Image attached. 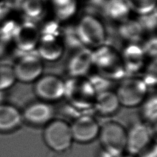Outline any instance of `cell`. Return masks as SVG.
Masks as SVG:
<instances>
[{"label":"cell","mask_w":157,"mask_h":157,"mask_svg":"<svg viewBox=\"0 0 157 157\" xmlns=\"http://www.w3.org/2000/svg\"><path fill=\"white\" fill-rule=\"evenodd\" d=\"M34 91L39 100L51 103L64 96L66 82L55 75H42L34 82Z\"/></svg>","instance_id":"5b68a950"},{"label":"cell","mask_w":157,"mask_h":157,"mask_svg":"<svg viewBox=\"0 0 157 157\" xmlns=\"http://www.w3.org/2000/svg\"><path fill=\"white\" fill-rule=\"evenodd\" d=\"M1 100H2V91H0V104H2Z\"/></svg>","instance_id":"4316f807"},{"label":"cell","mask_w":157,"mask_h":157,"mask_svg":"<svg viewBox=\"0 0 157 157\" xmlns=\"http://www.w3.org/2000/svg\"><path fill=\"white\" fill-rule=\"evenodd\" d=\"M63 47L56 40L55 36L44 34L39 46L40 57L48 61H55L61 56Z\"/></svg>","instance_id":"7c38bea8"},{"label":"cell","mask_w":157,"mask_h":157,"mask_svg":"<svg viewBox=\"0 0 157 157\" xmlns=\"http://www.w3.org/2000/svg\"><path fill=\"white\" fill-rule=\"evenodd\" d=\"M13 69L17 80L23 83H31L42 75L44 63L38 56L26 55L18 59Z\"/></svg>","instance_id":"8992f818"},{"label":"cell","mask_w":157,"mask_h":157,"mask_svg":"<svg viewBox=\"0 0 157 157\" xmlns=\"http://www.w3.org/2000/svg\"><path fill=\"white\" fill-rule=\"evenodd\" d=\"M131 10L144 15L156 10V0H126Z\"/></svg>","instance_id":"e0dca14e"},{"label":"cell","mask_w":157,"mask_h":157,"mask_svg":"<svg viewBox=\"0 0 157 157\" xmlns=\"http://www.w3.org/2000/svg\"><path fill=\"white\" fill-rule=\"evenodd\" d=\"M143 104L142 114L143 116L149 121H155L156 118V96L144 100Z\"/></svg>","instance_id":"d6986e66"},{"label":"cell","mask_w":157,"mask_h":157,"mask_svg":"<svg viewBox=\"0 0 157 157\" xmlns=\"http://www.w3.org/2000/svg\"><path fill=\"white\" fill-rule=\"evenodd\" d=\"M120 105L134 107L141 105L147 96V85L144 80L137 77L123 80L115 92Z\"/></svg>","instance_id":"3957f363"},{"label":"cell","mask_w":157,"mask_h":157,"mask_svg":"<svg viewBox=\"0 0 157 157\" xmlns=\"http://www.w3.org/2000/svg\"><path fill=\"white\" fill-rule=\"evenodd\" d=\"M142 16V22H139L141 26L142 27L144 25L148 28L153 29V28L155 27L156 23V10L150 13L141 15Z\"/></svg>","instance_id":"7402d4cb"},{"label":"cell","mask_w":157,"mask_h":157,"mask_svg":"<svg viewBox=\"0 0 157 157\" xmlns=\"http://www.w3.org/2000/svg\"><path fill=\"white\" fill-rule=\"evenodd\" d=\"M7 42L8 41L6 40L0 34V56L4 52Z\"/></svg>","instance_id":"d4e9b609"},{"label":"cell","mask_w":157,"mask_h":157,"mask_svg":"<svg viewBox=\"0 0 157 157\" xmlns=\"http://www.w3.org/2000/svg\"><path fill=\"white\" fill-rule=\"evenodd\" d=\"M78 40L88 47H98L105 39V31L102 23L91 15L83 17L76 26Z\"/></svg>","instance_id":"277c9868"},{"label":"cell","mask_w":157,"mask_h":157,"mask_svg":"<svg viewBox=\"0 0 157 157\" xmlns=\"http://www.w3.org/2000/svg\"><path fill=\"white\" fill-rule=\"evenodd\" d=\"M21 9L24 15L30 19L40 17L44 12V5L42 0H23Z\"/></svg>","instance_id":"2e32d148"},{"label":"cell","mask_w":157,"mask_h":157,"mask_svg":"<svg viewBox=\"0 0 157 157\" xmlns=\"http://www.w3.org/2000/svg\"><path fill=\"white\" fill-rule=\"evenodd\" d=\"M21 112L14 105L0 104V131L10 132L17 129L23 121Z\"/></svg>","instance_id":"30bf717a"},{"label":"cell","mask_w":157,"mask_h":157,"mask_svg":"<svg viewBox=\"0 0 157 157\" xmlns=\"http://www.w3.org/2000/svg\"><path fill=\"white\" fill-rule=\"evenodd\" d=\"M55 13L61 20H66L72 17L77 9L75 0H52Z\"/></svg>","instance_id":"9a60e30c"},{"label":"cell","mask_w":157,"mask_h":157,"mask_svg":"<svg viewBox=\"0 0 157 157\" xmlns=\"http://www.w3.org/2000/svg\"><path fill=\"white\" fill-rule=\"evenodd\" d=\"M119 157H135V156L128 154V155H121V156H119Z\"/></svg>","instance_id":"484cf974"},{"label":"cell","mask_w":157,"mask_h":157,"mask_svg":"<svg viewBox=\"0 0 157 157\" xmlns=\"http://www.w3.org/2000/svg\"><path fill=\"white\" fill-rule=\"evenodd\" d=\"M93 105L96 110L102 115H110L115 113L120 106L115 92L109 90L103 91L97 94Z\"/></svg>","instance_id":"8fae6325"},{"label":"cell","mask_w":157,"mask_h":157,"mask_svg":"<svg viewBox=\"0 0 157 157\" xmlns=\"http://www.w3.org/2000/svg\"><path fill=\"white\" fill-rule=\"evenodd\" d=\"M9 11V5L4 2H0V20L3 18Z\"/></svg>","instance_id":"cb8c5ba5"},{"label":"cell","mask_w":157,"mask_h":157,"mask_svg":"<svg viewBox=\"0 0 157 157\" xmlns=\"http://www.w3.org/2000/svg\"><path fill=\"white\" fill-rule=\"evenodd\" d=\"M21 113L23 120L30 125L45 126L54 119L55 110L50 103L39 100L28 104Z\"/></svg>","instance_id":"9c48e42d"},{"label":"cell","mask_w":157,"mask_h":157,"mask_svg":"<svg viewBox=\"0 0 157 157\" xmlns=\"http://www.w3.org/2000/svg\"><path fill=\"white\" fill-rule=\"evenodd\" d=\"M43 138L46 145L58 153L69 149L74 141L71 125L61 119H53L45 126Z\"/></svg>","instance_id":"7a4b0ae2"},{"label":"cell","mask_w":157,"mask_h":157,"mask_svg":"<svg viewBox=\"0 0 157 157\" xmlns=\"http://www.w3.org/2000/svg\"><path fill=\"white\" fill-rule=\"evenodd\" d=\"M98 137L103 151L113 156L119 157L126 150L127 131L118 122L110 121L100 126Z\"/></svg>","instance_id":"6da1fadb"},{"label":"cell","mask_w":157,"mask_h":157,"mask_svg":"<svg viewBox=\"0 0 157 157\" xmlns=\"http://www.w3.org/2000/svg\"><path fill=\"white\" fill-rule=\"evenodd\" d=\"M107 15L115 20H124L131 11L126 0H108L104 6Z\"/></svg>","instance_id":"5bb4252c"},{"label":"cell","mask_w":157,"mask_h":157,"mask_svg":"<svg viewBox=\"0 0 157 157\" xmlns=\"http://www.w3.org/2000/svg\"><path fill=\"white\" fill-rule=\"evenodd\" d=\"M38 37V31L34 25L30 21H26L20 25L13 39L20 48L25 49L34 45L37 40Z\"/></svg>","instance_id":"4fadbf2b"},{"label":"cell","mask_w":157,"mask_h":157,"mask_svg":"<svg viewBox=\"0 0 157 157\" xmlns=\"http://www.w3.org/2000/svg\"><path fill=\"white\" fill-rule=\"evenodd\" d=\"M17 80L13 67L0 65V91L12 86Z\"/></svg>","instance_id":"ac0fdd59"},{"label":"cell","mask_w":157,"mask_h":157,"mask_svg":"<svg viewBox=\"0 0 157 157\" xmlns=\"http://www.w3.org/2000/svg\"><path fill=\"white\" fill-rule=\"evenodd\" d=\"M136 157H157L156 143L152 142L150 146L139 153Z\"/></svg>","instance_id":"603a6c76"},{"label":"cell","mask_w":157,"mask_h":157,"mask_svg":"<svg viewBox=\"0 0 157 157\" xmlns=\"http://www.w3.org/2000/svg\"><path fill=\"white\" fill-rule=\"evenodd\" d=\"M142 27L139 21L128 20L123 23L120 28L121 34L127 37H137L142 31Z\"/></svg>","instance_id":"ffe728a7"},{"label":"cell","mask_w":157,"mask_h":157,"mask_svg":"<svg viewBox=\"0 0 157 157\" xmlns=\"http://www.w3.org/2000/svg\"><path fill=\"white\" fill-rule=\"evenodd\" d=\"M70 125L74 141L81 144L94 140L98 137L100 129L97 120L90 115L80 116Z\"/></svg>","instance_id":"ba28073f"},{"label":"cell","mask_w":157,"mask_h":157,"mask_svg":"<svg viewBox=\"0 0 157 157\" xmlns=\"http://www.w3.org/2000/svg\"><path fill=\"white\" fill-rule=\"evenodd\" d=\"M20 25L14 20H7L0 27V34L7 41L14 38Z\"/></svg>","instance_id":"44dd1931"},{"label":"cell","mask_w":157,"mask_h":157,"mask_svg":"<svg viewBox=\"0 0 157 157\" xmlns=\"http://www.w3.org/2000/svg\"><path fill=\"white\" fill-rule=\"evenodd\" d=\"M152 142L151 131L145 124L137 123L127 131L126 150L131 155L137 156Z\"/></svg>","instance_id":"52a82bcc"}]
</instances>
